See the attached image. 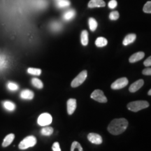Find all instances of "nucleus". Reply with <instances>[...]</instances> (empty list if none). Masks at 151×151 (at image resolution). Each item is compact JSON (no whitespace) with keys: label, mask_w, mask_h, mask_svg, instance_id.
<instances>
[{"label":"nucleus","mask_w":151,"mask_h":151,"mask_svg":"<svg viewBox=\"0 0 151 151\" xmlns=\"http://www.w3.org/2000/svg\"><path fill=\"white\" fill-rule=\"evenodd\" d=\"M128 121L124 118H116L109 124L108 131L111 134L118 135L123 133L127 128Z\"/></svg>","instance_id":"f257e3e1"},{"label":"nucleus","mask_w":151,"mask_h":151,"mask_svg":"<svg viewBox=\"0 0 151 151\" xmlns=\"http://www.w3.org/2000/svg\"><path fill=\"white\" fill-rule=\"evenodd\" d=\"M149 106V103L147 101H132L127 104V109L133 112L142 110Z\"/></svg>","instance_id":"f03ea898"},{"label":"nucleus","mask_w":151,"mask_h":151,"mask_svg":"<svg viewBox=\"0 0 151 151\" xmlns=\"http://www.w3.org/2000/svg\"><path fill=\"white\" fill-rule=\"evenodd\" d=\"M36 143H37V139L34 136H28L26 138L20 141V143H19L18 147L20 150H25L30 148V147H33L35 146Z\"/></svg>","instance_id":"7ed1b4c3"},{"label":"nucleus","mask_w":151,"mask_h":151,"mask_svg":"<svg viewBox=\"0 0 151 151\" xmlns=\"http://www.w3.org/2000/svg\"><path fill=\"white\" fill-rule=\"evenodd\" d=\"M87 76H88V72H87L86 70L81 71V72L72 81V82H71V87H72V88H76V87L81 86V85L86 81Z\"/></svg>","instance_id":"20e7f679"},{"label":"nucleus","mask_w":151,"mask_h":151,"mask_svg":"<svg viewBox=\"0 0 151 151\" xmlns=\"http://www.w3.org/2000/svg\"><path fill=\"white\" fill-rule=\"evenodd\" d=\"M52 116L48 113H44L39 116V118H38L37 122L40 126L45 127V126H47L48 125V124H50L52 122Z\"/></svg>","instance_id":"39448f33"},{"label":"nucleus","mask_w":151,"mask_h":151,"mask_svg":"<svg viewBox=\"0 0 151 151\" xmlns=\"http://www.w3.org/2000/svg\"><path fill=\"white\" fill-rule=\"evenodd\" d=\"M90 97L95 101L100 103H106L107 102V98L104 94L103 91L100 90H95L90 95Z\"/></svg>","instance_id":"423d86ee"},{"label":"nucleus","mask_w":151,"mask_h":151,"mask_svg":"<svg viewBox=\"0 0 151 151\" xmlns=\"http://www.w3.org/2000/svg\"><path fill=\"white\" fill-rule=\"evenodd\" d=\"M128 79L127 78H120L113 82L111 85V88L113 90H120L127 86Z\"/></svg>","instance_id":"0eeeda50"},{"label":"nucleus","mask_w":151,"mask_h":151,"mask_svg":"<svg viewBox=\"0 0 151 151\" xmlns=\"http://www.w3.org/2000/svg\"><path fill=\"white\" fill-rule=\"evenodd\" d=\"M88 139L90 142L94 144H101L102 143V138L101 136L96 133H90L88 135Z\"/></svg>","instance_id":"6e6552de"},{"label":"nucleus","mask_w":151,"mask_h":151,"mask_svg":"<svg viewBox=\"0 0 151 151\" xmlns=\"http://www.w3.org/2000/svg\"><path fill=\"white\" fill-rule=\"evenodd\" d=\"M67 113L69 115H71L74 113L76 109V100L75 99H69L67 102Z\"/></svg>","instance_id":"1a4fd4ad"},{"label":"nucleus","mask_w":151,"mask_h":151,"mask_svg":"<svg viewBox=\"0 0 151 151\" xmlns=\"http://www.w3.org/2000/svg\"><path fill=\"white\" fill-rule=\"evenodd\" d=\"M144 84V81L142 79H139L136 81V82L132 83L131 86H130L129 90L130 91V92H135L139 90L140 88L143 86Z\"/></svg>","instance_id":"9d476101"},{"label":"nucleus","mask_w":151,"mask_h":151,"mask_svg":"<svg viewBox=\"0 0 151 151\" xmlns=\"http://www.w3.org/2000/svg\"><path fill=\"white\" fill-rule=\"evenodd\" d=\"M145 56V53L143 52H136V53L133 54L130 57L129 61L131 62V63H134V62H137L139 60H142Z\"/></svg>","instance_id":"9b49d317"},{"label":"nucleus","mask_w":151,"mask_h":151,"mask_svg":"<svg viewBox=\"0 0 151 151\" xmlns=\"http://www.w3.org/2000/svg\"><path fill=\"white\" fill-rule=\"evenodd\" d=\"M106 3L104 0H90L88 3L89 8H95V7H104Z\"/></svg>","instance_id":"f8f14e48"},{"label":"nucleus","mask_w":151,"mask_h":151,"mask_svg":"<svg viewBox=\"0 0 151 151\" xmlns=\"http://www.w3.org/2000/svg\"><path fill=\"white\" fill-rule=\"evenodd\" d=\"M34 96V92L29 90H24L20 93V97L23 99H32Z\"/></svg>","instance_id":"ddd939ff"},{"label":"nucleus","mask_w":151,"mask_h":151,"mask_svg":"<svg viewBox=\"0 0 151 151\" xmlns=\"http://www.w3.org/2000/svg\"><path fill=\"white\" fill-rule=\"evenodd\" d=\"M136 39H137V35L135 34H129L124 37L122 43H123L124 46H127L130 43H133L136 40Z\"/></svg>","instance_id":"4468645a"},{"label":"nucleus","mask_w":151,"mask_h":151,"mask_svg":"<svg viewBox=\"0 0 151 151\" xmlns=\"http://www.w3.org/2000/svg\"><path fill=\"white\" fill-rule=\"evenodd\" d=\"M14 138H15V135L14 134H10L7 135L6 137L4 138V141L2 143V146L3 147L9 146V145L13 142Z\"/></svg>","instance_id":"2eb2a0df"},{"label":"nucleus","mask_w":151,"mask_h":151,"mask_svg":"<svg viewBox=\"0 0 151 151\" xmlns=\"http://www.w3.org/2000/svg\"><path fill=\"white\" fill-rule=\"evenodd\" d=\"M81 41L83 46H86L88 44V32L86 30H83L81 35Z\"/></svg>","instance_id":"dca6fc26"},{"label":"nucleus","mask_w":151,"mask_h":151,"mask_svg":"<svg viewBox=\"0 0 151 151\" xmlns=\"http://www.w3.org/2000/svg\"><path fill=\"white\" fill-rule=\"evenodd\" d=\"M3 106L5 109L9 111H13L16 109V104L14 102L10 101H5L3 102Z\"/></svg>","instance_id":"f3484780"},{"label":"nucleus","mask_w":151,"mask_h":151,"mask_svg":"<svg viewBox=\"0 0 151 151\" xmlns=\"http://www.w3.org/2000/svg\"><path fill=\"white\" fill-rule=\"evenodd\" d=\"M108 43V41L104 37H99L96 39L95 45L97 47H104Z\"/></svg>","instance_id":"a211bd4d"},{"label":"nucleus","mask_w":151,"mask_h":151,"mask_svg":"<svg viewBox=\"0 0 151 151\" xmlns=\"http://www.w3.org/2000/svg\"><path fill=\"white\" fill-rule=\"evenodd\" d=\"M53 133V128L51 127H43L41 131V134L43 136H50Z\"/></svg>","instance_id":"6ab92c4d"},{"label":"nucleus","mask_w":151,"mask_h":151,"mask_svg":"<svg viewBox=\"0 0 151 151\" xmlns=\"http://www.w3.org/2000/svg\"><path fill=\"white\" fill-rule=\"evenodd\" d=\"M32 85L35 88H38V89H42L43 87L42 81L37 78H34L32 79Z\"/></svg>","instance_id":"aec40b11"},{"label":"nucleus","mask_w":151,"mask_h":151,"mask_svg":"<svg viewBox=\"0 0 151 151\" xmlns=\"http://www.w3.org/2000/svg\"><path fill=\"white\" fill-rule=\"evenodd\" d=\"M75 11L69 10L66 13H65V14L63 15V18L65 19V20H70L75 16Z\"/></svg>","instance_id":"412c9836"},{"label":"nucleus","mask_w":151,"mask_h":151,"mask_svg":"<svg viewBox=\"0 0 151 151\" xmlns=\"http://www.w3.org/2000/svg\"><path fill=\"white\" fill-rule=\"evenodd\" d=\"M88 23H89V27L90 29L92 32H94L97 29V22L96 21V20L93 18H90L89 19V21H88Z\"/></svg>","instance_id":"4be33fe9"},{"label":"nucleus","mask_w":151,"mask_h":151,"mask_svg":"<svg viewBox=\"0 0 151 151\" xmlns=\"http://www.w3.org/2000/svg\"><path fill=\"white\" fill-rule=\"evenodd\" d=\"M71 151H83L81 145L77 141H73L71 144Z\"/></svg>","instance_id":"5701e85b"},{"label":"nucleus","mask_w":151,"mask_h":151,"mask_svg":"<svg viewBox=\"0 0 151 151\" xmlns=\"http://www.w3.org/2000/svg\"><path fill=\"white\" fill-rule=\"evenodd\" d=\"M69 5H70V2L68 0H60L57 2V6L59 8H65V7L69 6Z\"/></svg>","instance_id":"b1692460"},{"label":"nucleus","mask_w":151,"mask_h":151,"mask_svg":"<svg viewBox=\"0 0 151 151\" xmlns=\"http://www.w3.org/2000/svg\"><path fill=\"white\" fill-rule=\"evenodd\" d=\"M27 72L31 75L39 76L41 73V70L40 69H37V68H29L27 69Z\"/></svg>","instance_id":"393cba45"},{"label":"nucleus","mask_w":151,"mask_h":151,"mask_svg":"<svg viewBox=\"0 0 151 151\" xmlns=\"http://www.w3.org/2000/svg\"><path fill=\"white\" fill-rule=\"evenodd\" d=\"M143 11L146 14H151V1H147L143 8Z\"/></svg>","instance_id":"a878e982"},{"label":"nucleus","mask_w":151,"mask_h":151,"mask_svg":"<svg viewBox=\"0 0 151 151\" xmlns=\"http://www.w3.org/2000/svg\"><path fill=\"white\" fill-rule=\"evenodd\" d=\"M7 87L11 91H15V90H17L18 89V85L15 83L14 82H9L8 84H7Z\"/></svg>","instance_id":"bb28decb"},{"label":"nucleus","mask_w":151,"mask_h":151,"mask_svg":"<svg viewBox=\"0 0 151 151\" xmlns=\"http://www.w3.org/2000/svg\"><path fill=\"white\" fill-rule=\"evenodd\" d=\"M109 18L111 19V20H116L119 18V14L118 11H112L110 15H109Z\"/></svg>","instance_id":"cd10ccee"},{"label":"nucleus","mask_w":151,"mask_h":151,"mask_svg":"<svg viewBox=\"0 0 151 151\" xmlns=\"http://www.w3.org/2000/svg\"><path fill=\"white\" fill-rule=\"evenodd\" d=\"M117 4H118V3H117L116 0H111L109 2V7L110 9H113L117 6Z\"/></svg>","instance_id":"c85d7f7f"},{"label":"nucleus","mask_w":151,"mask_h":151,"mask_svg":"<svg viewBox=\"0 0 151 151\" xmlns=\"http://www.w3.org/2000/svg\"><path fill=\"white\" fill-rule=\"evenodd\" d=\"M52 149L53 151H61L60 144L58 142H55L52 146Z\"/></svg>","instance_id":"c756f323"},{"label":"nucleus","mask_w":151,"mask_h":151,"mask_svg":"<svg viewBox=\"0 0 151 151\" xmlns=\"http://www.w3.org/2000/svg\"><path fill=\"white\" fill-rule=\"evenodd\" d=\"M143 65H144L145 67H150L151 66V56L149 57V58H147V59L145 60L144 62H143Z\"/></svg>","instance_id":"7c9ffc66"},{"label":"nucleus","mask_w":151,"mask_h":151,"mask_svg":"<svg viewBox=\"0 0 151 151\" xmlns=\"http://www.w3.org/2000/svg\"><path fill=\"white\" fill-rule=\"evenodd\" d=\"M142 73L143 75L151 76V68H146V69H143Z\"/></svg>","instance_id":"2f4dec72"},{"label":"nucleus","mask_w":151,"mask_h":151,"mask_svg":"<svg viewBox=\"0 0 151 151\" xmlns=\"http://www.w3.org/2000/svg\"><path fill=\"white\" fill-rule=\"evenodd\" d=\"M148 95L151 96V89H150V90H149V91H148Z\"/></svg>","instance_id":"473e14b6"},{"label":"nucleus","mask_w":151,"mask_h":151,"mask_svg":"<svg viewBox=\"0 0 151 151\" xmlns=\"http://www.w3.org/2000/svg\"><path fill=\"white\" fill-rule=\"evenodd\" d=\"M57 1H60V0H57Z\"/></svg>","instance_id":"72a5a7b5"}]
</instances>
